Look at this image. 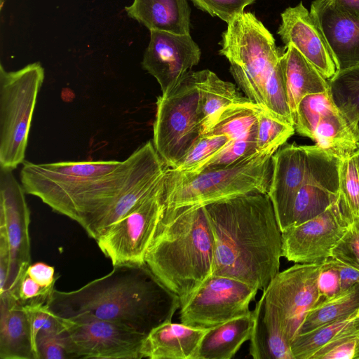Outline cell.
<instances>
[{"mask_svg": "<svg viewBox=\"0 0 359 359\" xmlns=\"http://www.w3.org/2000/svg\"><path fill=\"white\" fill-rule=\"evenodd\" d=\"M124 10L149 31L189 34L191 10L187 0H133Z\"/></svg>", "mask_w": 359, "mask_h": 359, "instance_id": "cell-23", "label": "cell"}, {"mask_svg": "<svg viewBox=\"0 0 359 359\" xmlns=\"http://www.w3.org/2000/svg\"><path fill=\"white\" fill-rule=\"evenodd\" d=\"M331 257L359 270V217L351 222L345 233L333 248Z\"/></svg>", "mask_w": 359, "mask_h": 359, "instance_id": "cell-38", "label": "cell"}, {"mask_svg": "<svg viewBox=\"0 0 359 359\" xmlns=\"http://www.w3.org/2000/svg\"><path fill=\"white\" fill-rule=\"evenodd\" d=\"M0 358L39 359L27 311L9 292L0 294Z\"/></svg>", "mask_w": 359, "mask_h": 359, "instance_id": "cell-21", "label": "cell"}, {"mask_svg": "<svg viewBox=\"0 0 359 359\" xmlns=\"http://www.w3.org/2000/svg\"><path fill=\"white\" fill-rule=\"evenodd\" d=\"M305 146L287 144L272 156V173L268 196L281 233L290 225L297 193L306 169Z\"/></svg>", "mask_w": 359, "mask_h": 359, "instance_id": "cell-19", "label": "cell"}, {"mask_svg": "<svg viewBox=\"0 0 359 359\" xmlns=\"http://www.w3.org/2000/svg\"><path fill=\"white\" fill-rule=\"evenodd\" d=\"M142 66L158 83L162 94L172 90L201 58V49L190 34L151 30Z\"/></svg>", "mask_w": 359, "mask_h": 359, "instance_id": "cell-17", "label": "cell"}, {"mask_svg": "<svg viewBox=\"0 0 359 359\" xmlns=\"http://www.w3.org/2000/svg\"><path fill=\"white\" fill-rule=\"evenodd\" d=\"M266 111L294 126L287 100L283 53L266 83Z\"/></svg>", "mask_w": 359, "mask_h": 359, "instance_id": "cell-32", "label": "cell"}, {"mask_svg": "<svg viewBox=\"0 0 359 359\" xmlns=\"http://www.w3.org/2000/svg\"><path fill=\"white\" fill-rule=\"evenodd\" d=\"M54 288L55 284L48 287H41L26 273L20 283L18 298L22 304L36 300L47 301Z\"/></svg>", "mask_w": 359, "mask_h": 359, "instance_id": "cell-42", "label": "cell"}, {"mask_svg": "<svg viewBox=\"0 0 359 359\" xmlns=\"http://www.w3.org/2000/svg\"><path fill=\"white\" fill-rule=\"evenodd\" d=\"M305 147L306 173L295 198L290 226L321 214L337 200L340 193L341 158L316 144Z\"/></svg>", "mask_w": 359, "mask_h": 359, "instance_id": "cell-16", "label": "cell"}, {"mask_svg": "<svg viewBox=\"0 0 359 359\" xmlns=\"http://www.w3.org/2000/svg\"><path fill=\"white\" fill-rule=\"evenodd\" d=\"M257 151L222 168L187 174L168 168L165 208L202 205L252 193L267 194L272 173V156L278 150Z\"/></svg>", "mask_w": 359, "mask_h": 359, "instance_id": "cell-5", "label": "cell"}, {"mask_svg": "<svg viewBox=\"0 0 359 359\" xmlns=\"http://www.w3.org/2000/svg\"><path fill=\"white\" fill-rule=\"evenodd\" d=\"M59 319L64 327L71 358H141L140 348L147 337L142 334L90 315Z\"/></svg>", "mask_w": 359, "mask_h": 359, "instance_id": "cell-11", "label": "cell"}, {"mask_svg": "<svg viewBox=\"0 0 359 359\" xmlns=\"http://www.w3.org/2000/svg\"><path fill=\"white\" fill-rule=\"evenodd\" d=\"M318 287L320 295L327 299L341 292L339 274L330 258L322 263L318 278Z\"/></svg>", "mask_w": 359, "mask_h": 359, "instance_id": "cell-41", "label": "cell"}, {"mask_svg": "<svg viewBox=\"0 0 359 359\" xmlns=\"http://www.w3.org/2000/svg\"><path fill=\"white\" fill-rule=\"evenodd\" d=\"M198 8L227 24L244 12L245 8L255 0H191Z\"/></svg>", "mask_w": 359, "mask_h": 359, "instance_id": "cell-39", "label": "cell"}, {"mask_svg": "<svg viewBox=\"0 0 359 359\" xmlns=\"http://www.w3.org/2000/svg\"><path fill=\"white\" fill-rule=\"evenodd\" d=\"M340 10L359 23V0H331Z\"/></svg>", "mask_w": 359, "mask_h": 359, "instance_id": "cell-45", "label": "cell"}, {"mask_svg": "<svg viewBox=\"0 0 359 359\" xmlns=\"http://www.w3.org/2000/svg\"><path fill=\"white\" fill-rule=\"evenodd\" d=\"M359 349V336L348 337L316 352L311 359H355Z\"/></svg>", "mask_w": 359, "mask_h": 359, "instance_id": "cell-40", "label": "cell"}, {"mask_svg": "<svg viewBox=\"0 0 359 359\" xmlns=\"http://www.w3.org/2000/svg\"><path fill=\"white\" fill-rule=\"evenodd\" d=\"M25 194L13 170L0 167V226L6 231L10 251L8 280L0 294H18L20 283L31 264L30 212Z\"/></svg>", "mask_w": 359, "mask_h": 359, "instance_id": "cell-15", "label": "cell"}, {"mask_svg": "<svg viewBox=\"0 0 359 359\" xmlns=\"http://www.w3.org/2000/svg\"><path fill=\"white\" fill-rule=\"evenodd\" d=\"M166 175L150 194L95 240L113 266L145 263L147 251L165 210Z\"/></svg>", "mask_w": 359, "mask_h": 359, "instance_id": "cell-9", "label": "cell"}, {"mask_svg": "<svg viewBox=\"0 0 359 359\" xmlns=\"http://www.w3.org/2000/svg\"><path fill=\"white\" fill-rule=\"evenodd\" d=\"M27 274L43 287H48L55 284L57 276H55V269L43 262L30 264Z\"/></svg>", "mask_w": 359, "mask_h": 359, "instance_id": "cell-43", "label": "cell"}, {"mask_svg": "<svg viewBox=\"0 0 359 359\" xmlns=\"http://www.w3.org/2000/svg\"><path fill=\"white\" fill-rule=\"evenodd\" d=\"M193 74L198 90V115L202 133L222 109L233 104L251 101L243 97L234 84L222 80L210 70L203 69Z\"/></svg>", "mask_w": 359, "mask_h": 359, "instance_id": "cell-27", "label": "cell"}, {"mask_svg": "<svg viewBox=\"0 0 359 359\" xmlns=\"http://www.w3.org/2000/svg\"><path fill=\"white\" fill-rule=\"evenodd\" d=\"M322 263H297L278 272L263 290L266 304L274 312L290 341L306 313L324 299L318 287Z\"/></svg>", "mask_w": 359, "mask_h": 359, "instance_id": "cell-12", "label": "cell"}, {"mask_svg": "<svg viewBox=\"0 0 359 359\" xmlns=\"http://www.w3.org/2000/svg\"><path fill=\"white\" fill-rule=\"evenodd\" d=\"M355 336H359V309L346 318L296 335L291 341V349L294 359H311L319 350Z\"/></svg>", "mask_w": 359, "mask_h": 359, "instance_id": "cell-28", "label": "cell"}, {"mask_svg": "<svg viewBox=\"0 0 359 359\" xmlns=\"http://www.w3.org/2000/svg\"><path fill=\"white\" fill-rule=\"evenodd\" d=\"M257 290L240 280L211 274L180 304V323L208 329L245 315Z\"/></svg>", "mask_w": 359, "mask_h": 359, "instance_id": "cell-10", "label": "cell"}, {"mask_svg": "<svg viewBox=\"0 0 359 359\" xmlns=\"http://www.w3.org/2000/svg\"><path fill=\"white\" fill-rule=\"evenodd\" d=\"M352 218L339 193L337 200L318 216L282 232V257L300 264H320L347 230Z\"/></svg>", "mask_w": 359, "mask_h": 359, "instance_id": "cell-13", "label": "cell"}, {"mask_svg": "<svg viewBox=\"0 0 359 359\" xmlns=\"http://www.w3.org/2000/svg\"><path fill=\"white\" fill-rule=\"evenodd\" d=\"M214 252L204 206H165L144 262L181 304L212 274Z\"/></svg>", "mask_w": 359, "mask_h": 359, "instance_id": "cell-4", "label": "cell"}, {"mask_svg": "<svg viewBox=\"0 0 359 359\" xmlns=\"http://www.w3.org/2000/svg\"><path fill=\"white\" fill-rule=\"evenodd\" d=\"M294 127L297 133L341 159L352 156L359 143V133L334 104L329 90L302 99Z\"/></svg>", "mask_w": 359, "mask_h": 359, "instance_id": "cell-14", "label": "cell"}, {"mask_svg": "<svg viewBox=\"0 0 359 359\" xmlns=\"http://www.w3.org/2000/svg\"><path fill=\"white\" fill-rule=\"evenodd\" d=\"M231 140L226 135L201 136L175 168V171L192 173L219 152Z\"/></svg>", "mask_w": 359, "mask_h": 359, "instance_id": "cell-35", "label": "cell"}, {"mask_svg": "<svg viewBox=\"0 0 359 359\" xmlns=\"http://www.w3.org/2000/svg\"><path fill=\"white\" fill-rule=\"evenodd\" d=\"M198 99L191 71L172 90L157 97L152 142L169 168H175L202 136Z\"/></svg>", "mask_w": 359, "mask_h": 359, "instance_id": "cell-8", "label": "cell"}, {"mask_svg": "<svg viewBox=\"0 0 359 359\" xmlns=\"http://www.w3.org/2000/svg\"><path fill=\"white\" fill-rule=\"evenodd\" d=\"M219 54L246 97L266 111V86L280 53L271 33L250 12H243L227 24Z\"/></svg>", "mask_w": 359, "mask_h": 359, "instance_id": "cell-6", "label": "cell"}, {"mask_svg": "<svg viewBox=\"0 0 359 359\" xmlns=\"http://www.w3.org/2000/svg\"><path fill=\"white\" fill-rule=\"evenodd\" d=\"M260 109L252 101L231 104L213 117L202 136L226 135L231 140L243 136L257 122Z\"/></svg>", "mask_w": 359, "mask_h": 359, "instance_id": "cell-30", "label": "cell"}, {"mask_svg": "<svg viewBox=\"0 0 359 359\" xmlns=\"http://www.w3.org/2000/svg\"><path fill=\"white\" fill-rule=\"evenodd\" d=\"M353 155H354V156L355 158V160L357 161L358 165L359 167V143H358L357 149L355 151Z\"/></svg>", "mask_w": 359, "mask_h": 359, "instance_id": "cell-46", "label": "cell"}, {"mask_svg": "<svg viewBox=\"0 0 359 359\" xmlns=\"http://www.w3.org/2000/svg\"><path fill=\"white\" fill-rule=\"evenodd\" d=\"M328 83L333 102L359 133V65L338 71Z\"/></svg>", "mask_w": 359, "mask_h": 359, "instance_id": "cell-31", "label": "cell"}, {"mask_svg": "<svg viewBox=\"0 0 359 359\" xmlns=\"http://www.w3.org/2000/svg\"><path fill=\"white\" fill-rule=\"evenodd\" d=\"M256 152H257V122L247 133L236 139L231 140L224 148L210 158L197 170L187 174H194L203 170L226 168Z\"/></svg>", "mask_w": 359, "mask_h": 359, "instance_id": "cell-33", "label": "cell"}, {"mask_svg": "<svg viewBox=\"0 0 359 359\" xmlns=\"http://www.w3.org/2000/svg\"><path fill=\"white\" fill-rule=\"evenodd\" d=\"M358 309L359 285L356 284L332 297L324 299L313 306L306 313L296 335L310 332L346 318Z\"/></svg>", "mask_w": 359, "mask_h": 359, "instance_id": "cell-29", "label": "cell"}, {"mask_svg": "<svg viewBox=\"0 0 359 359\" xmlns=\"http://www.w3.org/2000/svg\"><path fill=\"white\" fill-rule=\"evenodd\" d=\"M208 329L172 321L164 323L144 338L140 348L141 358L197 359L201 342Z\"/></svg>", "mask_w": 359, "mask_h": 359, "instance_id": "cell-22", "label": "cell"}, {"mask_svg": "<svg viewBox=\"0 0 359 359\" xmlns=\"http://www.w3.org/2000/svg\"><path fill=\"white\" fill-rule=\"evenodd\" d=\"M292 125L282 121L261 109L257 116V150L279 149L294 133Z\"/></svg>", "mask_w": 359, "mask_h": 359, "instance_id": "cell-34", "label": "cell"}, {"mask_svg": "<svg viewBox=\"0 0 359 359\" xmlns=\"http://www.w3.org/2000/svg\"><path fill=\"white\" fill-rule=\"evenodd\" d=\"M45 78L39 62L16 71L0 65V167L13 170L25 161L37 96Z\"/></svg>", "mask_w": 359, "mask_h": 359, "instance_id": "cell-7", "label": "cell"}, {"mask_svg": "<svg viewBox=\"0 0 359 359\" xmlns=\"http://www.w3.org/2000/svg\"><path fill=\"white\" fill-rule=\"evenodd\" d=\"M137 157L135 150L123 161H25L20 182L26 194L76 222L96 240L130 177Z\"/></svg>", "mask_w": 359, "mask_h": 359, "instance_id": "cell-2", "label": "cell"}, {"mask_svg": "<svg viewBox=\"0 0 359 359\" xmlns=\"http://www.w3.org/2000/svg\"><path fill=\"white\" fill-rule=\"evenodd\" d=\"M252 314L250 355L255 359H294L291 341L282 331L274 312L262 296Z\"/></svg>", "mask_w": 359, "mask_h": 359, "instance_id": "cell-24", "label": "cell"}, {"mask_svg": "<svg viewBox=\"0 0 359 359\" xmlns=\"http://www.w3.org/2000/svg\"><path fill=\"white\" fill-rule=\"evenodd\" d=\"M107 275L69 292L54 288L46 304L61 319L86 314L121 324L147 336L172 320L179 297L147 265H117Z\"/></svg>", "mask_w": 359, "mask_h": 359, "instance_id": "cell-3", "label": "cell"}, {"mask_svg": "<svg viewBox=\"0 0 359 359\" xmlns=\"http://www.w3.org/2000/svg\"><path fill=\"white\" fill-rule=\"evenodd\" d=\"M330 260L339 272L341 292L354 285H359V270L337 259L330 257Z\"/></svg>", "mask_w": 359, "mask_h": 359, "instance_id": "cell-44", "label": "cell"}, {"mask_svg": "<svg viewBox=\"0 0 359 359\" xmlns=\"http://www.w3.org/2000/svg\"><path fill=\"white\" fill-rule=\"evenodd\" d=\"M310 13L322 32L338 71L359 65V23L331 0H315Z\"/></svg>", "mask_w": 359, "mask_h": 359, "instance_id": "cell-20", "label": "cell"}, {"mask_svg": "<svg viewBox=\"0 0 359 359\" xmlns=\"http://www.w3.org/2000/svg\"><path fill=\"white\" fill-rule=\"evenodd\" d=\"M283 53L288 104L293 123L302 99L329 90L328 80L292 45Z\"/></svg>", "mask_w": 359, "mask_h": 359, "instance_id": "cell-25", "label": "cell"}, {"mask_svg": "<svg viewBox=\"0 0 359 359\" xmlns=\"http://www.w3.org/2000/svg\"><path fill=\"white\" fill-rule=\"evenodd\" d=\"M355 359H359V349L358 350L356 355L355 356Z\"/></svg>", "mask_w": 359, "mask_h": 359, "instance_id": "cell-47", "label": "cell"}, {"mask_svg": "<svg viewBox=\"0 0 359 359\" xmlns=\"http://www.w3.org/2000/svg\"><path fill=\"white\" fill-rule=\"evenodd\" d=\"M253 327L252 311L209 328L201 342L197 359H231L249 340Z\"/></svg>", "mask_w": 359, "mask_h": 359, "instance_id": "cell-26", "label": "cell"}, {"mask_svg": "<svg viewBox=\"0 0 359 359\" xmlns=\"http://www.w3.org/2000/svg\"><path fill=\"white\" fill-rule=\"evenodd\" d=\"M277 32L285 47L294 46L326 79L338 72L322 32L302 2L281 13Z\"/></svg>", "mask_w": 359, "mask_h": 359, "instance_id": "cell-18", "label": "cell"}, {"mask_svg": "<svg viewBox=\"0 0 359 359\" xmlns=\"http://www.w3.org/2000/svg\"><path fill=\"white\" fill-rule=\"evenodd\" d=\"M339 191L352 218L359 217V167L354 155L341 159Z\"/></svg>", "mask_w": 359, "mask_h": 359, "instance_id": "cell-36", "label": "cell"}, {"mask_svg": "<svg viewBox=\"0 0 359 359\" xmlns=\"http://www.w3.org/2000/svg\"><path fill=\"white\" fill-rule=\"evenodd\" d=\"M215 240L212 274L264 290L279 272L282 233L267 194L252 193L204 206Z\"/></svg>", "mask_w": 359, "mask_h": 359, "instance_id": "cell-1", "label": "cell"}, {"mask_svg": "<svg viewBox=\"0 0 359 359\" xmlns=\"http://www.w3.org/2000/svg\"><path fill=\"white\" fill-rule=\"evenodd\" d=\"M39 359L71 358L68 351L64 327L39 331L36 339Z\"/></svg>", "mask_w": 359, "mask_h": 359, "instance_id": "cell-37", "label": "cell"}]
</instances>
